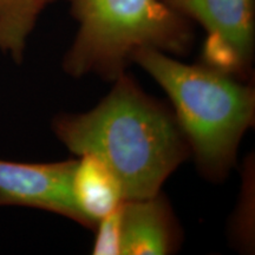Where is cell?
I'll return each instance as SVG.
<instances>
[{"mask_svg":"<svg viewBox=\"0 0 255 255\" xmlns=\"http://www.w3.org/2000/svg\"><path fill=\"white\" fill-rule=\"evenodd\" d=\"M207 32L203 64L241 78L254 52V0H161Z\"/></svg>","mask_w":255,"mask_h":255,"instance_id":"4","label":"cell"},{"mask_svg":"<svg viewBox=\"0 0 255 255\" xmlns=\"http://www.w3.org/2000/svg\"><path fill=\"white\" fill-rule=\"evenodd\" d=\"M170 98L175 117L203 175L221 178L234 164L239 143L254 122L253 88L206 64L188 65L156 49L133 55Z\"/></svg>","mask_w":255,"mask_h":255,"instance_id":"2","label":"cell"},{"mask_svg":"<svg viewBox=\"0 0 255 255\" xmlns=\"http://www.w3.org/2000/svg\"><path fill=\"white\" fill-rule=\"evenodd\" d=\"M76 164V159L56 163L0 159V206L43 209L88 227L73 194Z\"/></svg>","mask_w":255,"mask_h":255,"instance_id":"5","label":"cell"},{"mask_svg":"<svg viewBox=\"0 0 255 255\" xmlns=\"http://www.w3.org/2000/svg\"><path fill=\"white\" fill-rule=\"evenodd\" d=\"M94 254H121L122 244V206L97 222Z\"/></svg>","mask_w":255,"mask_h":255,"instance_id":"9","label":"cell"},{"mask_svg":"<svg viewBox=\"0 0 255 255\" xmlns=\"http://www.w3.org/2000/svg\"><path fill=\"white\" fill-rule=\"evenodd\" d=\"M56 0H0V50L23 60L28 34L41 12Z\"/></svg>","mask_w":255,"mask_h":255,"instance_id":"8","label":"cell"},{"mask_svg":"<svg viewBox=\"0 0 255 255\" xmlns=\"http://www.w3.org/2000/svg\"><path fill=\"white\" fill-rule=\"evenodd\" d=\"M73 194L88 228L91 229L126 201L115 175L100 159L90 155H83L77 161L73 173Z\"/></svg>","mask_w":255,"mask_h":255,"instance_id":"7","label":"cell"},{"mask_svg":"<svg viewBox=\"0 0 255 255\" xmlns=\"http://www.w3.org/2000/svg\"><path fill=\"white\" fill-rule=\"evenodd\" d=\"M174 247L175 225L161 197L124 201L121 254H169Z\"/></svg>","mask_w":255,"mask_h":255,"instance_id":"6","label":"cell"},{"mask_svg":"<svg viewBox=\"0 0 255 255\" xmlns=\"http://www.w3.org/2000/svg\"><path fill=\"white\" fill-rule=\"evenodd\" d=\"M79 28L64 58L71 76L116 79L141 49L184 55L193 44L189 19L161 0H69Z\"/></svg>","mask_w":255,"mask_h":255,"instance_id":"3","label":"cell"},{"mask_svg":"<svg viewBox=\"0 0 255 255\" xmlns=\"http://www.w3.org/2000/svg\"><path fill=\"white\" fill-rule=\"evenodd\" d=\"M53 129L70 151L100 159L126 201L157 195L190 150L176 117L124 73L95 109L59 117Z\"/></svg>","mask_w":255,"mask_h":255,"instance_id":"1","label":"cell"}]
</instances>
